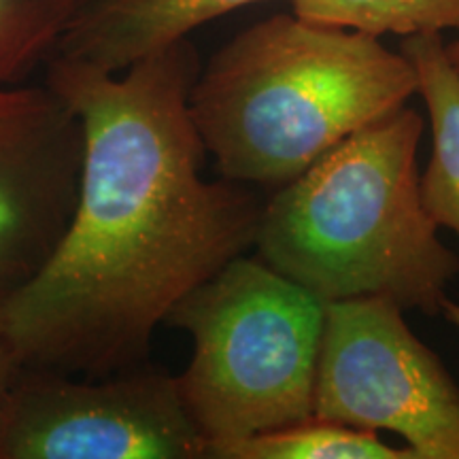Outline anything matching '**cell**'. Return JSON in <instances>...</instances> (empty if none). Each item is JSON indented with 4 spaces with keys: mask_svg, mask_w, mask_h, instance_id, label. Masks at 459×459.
I'll list each match as a JSON object with an SVG mask.
<instances>
[{
    "mask_svg": "<svg viewBox=\"0 0 459 459\" xmlns=\"http://www.w3.org/2000/svg\"><path fill=\"white\" fill-rule=\"evenodd\" d=\"M200 57L189 39L122 73L51 56L45 85L83 128L77 200L43 268L0 302L22 368L107 377L145 364L175 304L254 247L264 203L204 181L187 111Z\"/></svg>",
    "mask_w": 459,
    "mask_h": 459,
    "instance_id": "cell-1",
    "label": "cell"
},
{
    "mask_svg": "<svg viewBox=\"0 0 459 459\" xmlns=\"http://www.w3.org/2000/svg\"><path fill=\"white\" fill-rule=\"evenodd\" d=\"M415 94V68L378 37L279 13L200 68L187 111L223 179L279 189Z\"/></svg>",
    "mask_w": 459,
    "mask_h": 459,
    "instance_id": "cell-2",
    "label": "cell"
},
{
    "mask_svg": "<svg viewBox=\"0 0 459 459\" xmlns=\"http://www.w3.org/2000/svg\"><path fill=\"white\" fill-rule=\"evenodd\" d=\"M423 130L421 113L402 107L279 187L262 206L257 257L324 304L385 298L440 315L459 255L423 209Z\"/></svg>",
    "mask_w": 459,
    "mask_h": 459,
    "instance_id": "cell-3",
    "label": "cell"
},
{
    "mask_svg": "<svg viewBox=\"0 0 459 459\" xmlns=\"http://www.w3.org/2000/svg\"><path fill=\"white\" fill-rule=\"evenodd\" d=\"M324 315L311 291L245 255L175 304L164 324L194 342L177 385L206 451L313 417Z\"/></svg>",
    "mask_w": 459,
    "mask_h": 459,
    "instance_id": "cell-4",
    "label": "cell"
},
{
    "mask_svg": "<svg viewBox=\"0 0 459 459\" xmlns=\"http://www.w3.org/2000/svg\"><path fill=\"white\" fill-rule=\"evenodd\" d=\"M313 417L392 432L415 459H459V385L385 298L325 304Z\"/></svg>",
    "mask_w": 459,
    "mask_h": 459,
    "instance_id": "cell-5",
    "label": "cell"
},
{
    "mask_svg": "<svg viewBox=\"0 0 459 459\" xmlns=\"http://www.w3.org/2000/svg\"><path fill=\"white\" fill-rule=\"evenodd\" d=\"M74 381L22 368L0 402V459H203L177 377L136 366Z\"/></svg>",
    "mask_w": 459,
    "mask_h": 459,
    "instance_id": "cell-6",
    "label": "cell"
},
{
    "mask_svg": "<svg viewBox=\"0 0 459 459\" xmlns=\"http://www.w3.org/2000/svg\"><path fill=\"white\" fill-rule=\"evenodd\" d=\"M83 128L48 85L0 83V302L43 268L71 220Z\"/></svg>",
    "mask_w": 459,
    "mask_h": 459,
    "instance_id": "cell-7",
    "label": "cell"
},
{
    "mask_svg": "<svg viewBox=\"0 0 459 459\" xmlns=\"http://www.w3.org/2000/svg\"><path fill=\"white\" fill-rule=\"evenodd\" d=\"M260 0H91L54 56L122 73L149 54L187 39L206 22Z\"/></svg>",
    "mask_w": 459,
    "mask_h": 459,
    "instance_id": "cell-8",
    "label": "cell"
},
{
    "mask_svg": "<svg viewBox=\"0 0 459 459\" xmlns=\"http://www.w3.org/2000/svg\"><path fill=\"white\" fill-rule=\"evenodd\" d=\"M400 54L415 68L417 94L432 126V156L419 175L423 209L459 238V71L446 56L443 34L404 37Z\"/></svg>",
    "mask_w": 459,
    "mask_h": 459,
    "instance_id": "cell-9",
    "label": "cell"
},
{
    "mask_svg": "<svg viewBox=\"0 0 459 459\" xmlns=\"http://www.w3.org/2000/svg\"><path fill=\"white\" fill-rule=\"evenodd\" d=\"M211 459H415L409 446L383 443L377 432L311 417L247 438L209 446Z\"/></svg>",
    "mask_w": 459,
    "mask_h": 459,
    "instance_id": "cell-10",
    "label": "cell"
},
{
    "mask_svg": "<svg viewBox=\"0 0 459 459\" xmlns=\"http://www.w3.org/2000/svg\"><path fill=\"white\" fill-rule=\"evenodd\" d=\"M294 15L313 24L383 34L459 32V0H290Z\"/></svg>",
    "mask_w": 459,
    "mask_h": 459,
    "instance_id": "cell-11",
    "label": "cell"
},
{
    "mask_svg": "<svg viewBox=\"0 0 459 459\" xmlns=\"http://www.w3.org/2000/svg\"><path fill=\"white\" fill-rule=\"evenodd\" d=\"M91 0H0V83L17 85L45 68Z\"/></svg>",
    "mask_w": 459,
    "mask_h": 459,
    "instance_id": "cell-12",
    "label": "cell"
},
{
    "mask_svg": "<svg viewBox=\"0 0 459 459\" xmlns=\"http://www.w3.org/2000/svg\"><path fill=\"white\" fill-rule=\"evenodd\" d=\"M22 366L17 361L15 353L11 351L9 342L4 341V336L0 334V402H3L4 395H7L9 387L13 385V381L20 375Z\"/></svg>",
    "mask_w": 459,
    "mask_h": 459,
    "instance_id": "cell-13",
    "label": "cell"
},
{
    "mask_svg": "<svg viewBox=\"0 0 459 459\" xmlns=\"http://www.w3.org/2000/svg\"><path fill=\"white\" fill-rule=\"evenodd\" d=\"M440 315H445V319L459 330V302L451 300V298L446 296L443 304H440Z\"/></svg>",
    "mask_w": 459,
    "mask_h": 459,
    "instance_id": "cell-14",
    "label": "cell"
},
{
    "mask_svg": "<svg viewBox=\"0 0 459 459\" xmlns=\"http://www.w3.org/2000/svg\"><path fill=\"white\" fill-rule=\"evenodd\" d=\"M446 56H449L453 66H455L459 71V39H455L453 43H446Z\"/></svg>",
    "mask_w": 459,
    "mask_h": 459,
    "instance_id": "cell-15",
    "label": "cell"
}]
</instances>
